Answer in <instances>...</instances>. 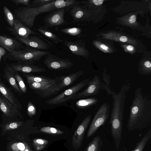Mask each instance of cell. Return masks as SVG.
I'll use <instances>...</instances> for the list:
<instances>
[{"mask_svg":"<svg viewBox=\"0 0 151 151\" xmlns=\"http://www.w3.org/2000/svg\"><path fill=\"white\" fill-rule=\"evenodd\" d=\"M100 47L102 49L105 50H107L109 49L108 47L105 45H101Z\"/></svg>","mask_w":151,"mask_h":151,"instance_id":"b9f144b4","label":"cell"},{"mask_svg":"<svg viewBox=\"0 0 151 151\" xmlns=\"http://www.w3.org/2000/svg\"><path fill=\"white\" fill-rule=\"evenodd\" d=\"M14 77L20 90L23 93H26L27 89L26 86L22 78L18 73V72H16L14 74Z\"/></svg>","mask_w":151,"mask_h":151,"instance_id":"1f68e13d","label":"cell"},{"mask_svg":"<svg viewBox=\"0 0 151 151\" xmlns=\"http://www.w3.org/2000/svg\"><path fill=\"white\" fill-rule=\"evenodd\" d=\"M27 79L28 84L33 82L41 83H51L57 82V78L53 79L43 76H29L23 74Z\"/></svg>","mask_w":151,"mask_h":151,"instance_id":"603a6c76","label":"cell"},{"mask_svg":"<svg viewBox=\"0 0 151 151\" xmlns=\"http://www.w3.org/2000/svg\"><path fill=\"white\" fill-rule=\"evenodd\" d=\"M11 148L12 151H32L27 145L21 142L13 144Z\"/></svg>","mask_w":151,"mask_h":151,"instance_id":"d6a6232c","label":"cell"},{"mask_svg":"<svg viewBox=\"0 0 151 151\" xmlns=\"http://www.w3.org/2000/svg\"><path fill=\"white\" fill-rule=\"evenodd\" d=\"M91 119V114L86 117L79 125L73 136L72 146L76 150H78L81 146L85 132Z\"/></svg>","mask_w":151,"mask_h":151,"instance_id":"7c38bea8","label":"cell"},{"mask_svg":"<svg viewBox=\"0 0 151 151\" xmlns=\"http://www.w3.org/2000/svg\"><path fill=\"white\" fill-rule=\"evenodd\" d=\"M90 78L86 79L76 85L62 92L57 96L45 102L50 105L63 103L70 99L83 87L88 85Z\"/></svg>","mask_w":151,"mask_h":151,"instance_id":"8992f818","label":"cell"},{"mask_svg":"<svg viewBox=\"0 0 151 151\" xmlns=\"http://www.w3.org/2000/svg\"><path fill=\"white\" fill-rule=\"evenodd\" d=\"M0 93L9 101L20 111L22 106L16 96L12 89L7 87L3 82L0 77Z\"/></svg>","mask_w":151,"mask_h":151,"instance_id":"e0dca14e","label":"cell"},{"mask_svg":"<svg viewBox=\"0 0 151 151\" xmlns=\"http://www.w3.org/2000/svg\"><path fill=\"white\" fill-rule=\"evenodd\" d=\"M40 131L42 132L54 134H64L63 131L54 127H45L41 128Z\"/></svg>","mask_w":151,"mask_h":151,"instance_id":"4dcf8cb0","label":"cell"},{"mask_svg":"<svg viewBox=\"0 0 151 151\" xmlns=\"http://www.w3.org/2000/svg\"><path fill=\"white\" fill-rule=\"evenodd\" d=\"M37 30L42 36L50 40L55 44L64 41L63 40L60 39L56 35L52 32L48 28L44 26H40L36 29Z\"/></svg>","mask_w":151,"mask_h":151,"instance_id":"7402d4cb","label":"cell"},{"mask_svg":"<svg viewBox=\"0 0 151 151\" xmlns=\"http://www.w3.org/2000/svg\"><path fill=\"white\" fill-rule=\"evenodd\" d=\"M69 13L73 19V23H77L83 21L86 15L85 10L79 4L73 6L69 10Z\"/></svg>","mask_w":151,"mask_h":151,"instance_id":"44dd1931","label":"cell"},{"mask_svg":"<svg viewBox=\"0 0 151 151\" xmlns=\"http://www.w3.org/2000/svg\"><path fill=\"white\" fill-rule=\"evenodd\" d=\"M27 113L30 117L35 115L36 113V109L35 106L30 101H29L27 104Z\"/></svg>","mask_w":151,"mask_h":151,"instance_id":"d590c367","label":"cell"},{"mask_svg":"<svg viewBox=\"0 0 151 151\" xmlns=\"http://www.w3.org/2000/svg\"><path fill=\"white\" fill-rule=\"evenodd\" d=\"M83 71H78L67 76H60L58 78L59 86L61 90L69 86L83 75Z\"/></svg>","mask_w":151,"mask_h":151,"instance_id":"ffe728a7","label":"cell"},{"mask_svg":"<svg viewBox=\"0 0 151 151\" xmlns=\"http://www.w3.org/2000/svg\"><path fill=\"white\" fill-rule=\"evenodd\" d=\"M11 1L17 6L19 4L24 5L28 6L29 5L30 1V0H12Z\"/></svg>","mask_w":151,"mask_h":151,"instance_id":"8d00e7d4","label":"cell"},{"mask_svg":"<svg viewBox=\"0 0 151 151\" xmlns=\"http://www.w3.org/2000/svg\"><path fill=\"white\" fill-rule=\"evenodd\" d=\"M126 90V88L124 85L118 93L113 91L111 94L113 102L109 124L111 125V135L117 150L120 147L122 137Z\"/></svg>","mask_w":151,"mask_h":151,"instance_id":"3957f363","label":"cell"},{"mask_svg":"<svg viewBox=\"0 0 151 151\" xmlns=\"http://www.w3.org/2000/svg\"><path fill=\"white\" fill-rule=\"evenodd\" d=\"M81 2L74 0H57L38 8L20 7L15 9L14 13L18 19L27 27L32 28L34 24L36 17L42 13L49 12L58 9L65 8V12Z\"/></svg>","mask_w":151,"mask_h":151,"instance_id":"7a4b0ae2","label":"cell"},{"mask_svg":"<svg viewBox=\"0 0 151 151\" xmlns=\"http://www.w3.org/2000/svg\"><path fill=\"white\" fill-rule=\"evenodd\" d=\"M22 124V121L12 122L6 124L4 129L5 130L14 129L19 127Z\"/></svg>","mask_w":151,"mask_h":151,"instance_id":"e575fe53","label":"cell"},{"mask_svg":"<svg viewBox=\"0 0 151 151\" xmlns=\"http://www.w3.org/2000/svg\"><path fill=\"white\" fill-rule=\"evenodd\" d=\"M110 77L107 75L105 71L103 73V79L102 82H101V89H104L108 95H111L113 91L111 89L110 86Z\"/></svg>","mask_w":151,"mask_h":151,"instance_id":"4316f807","label":"cell"},{"mask_svg":"<svg viewBox=\"0 0 151 151\" xmlns=\"http://www.w3.org/2000/svg\"><path fill=\"white\" fill-rule=\"evenodd\" d=\"M16 72L9 64H7L4 69L3 76L14 90L19 94H21L22 93L19 89L14 77Z\"/></svg>","mask_w":151,"mask_h":151,"instance_id":"ac0fdd59","label":"cell"},{"mask_svg":"<svg viewBox=\"0 0 151 151\" xmlns=\"http://www.w3.org/2000/svg\"><path fill=\"white\" fill-rule=\"evenodd\" d=\"M3 9L6 21L10 27H13L15 19L13 14L9 9L5 6H3Z\"/></svg>","mask_w":151,"mask_h":151,"instance_id":"f546056e","label":"cell"},{"mask_svg":"<svg viewBox=\"0 0 151 151\" xmlns=\"http://www.w3.org/2000/svg\"><path fill=\"white\" fill-rule=\"evenodd\" d=\"M101 81L99 76L95 75L90 81L87 87L83 91L77 93L70 99H80L98 94L101 89Z\"/></svg>","mask_w":151,"mask_h":151,"instance_id":"8fae6325","label":"cell"},{"mask_svg":"<svg viewBox=\"0 0 151 151\" xmlns=\"http://www.w3.org/2000/svg\"><path fill=\"white\" fill-rule=\"evenodd\" d=\"M99 99L95 97L79 100L76 103V106L81 109H86L91 107L97 103Z\"/></svg>","mask_w":151,"mask_h":151,"instance_id":"d4e9b609","label":"cell"},{"mask_svg":"<svg viewBox=\"0 0 151 151\" xmlns=\"http://www.w3.org/2000/svg\"><path fill=\"white\" fill-rule=\"evenodd\" d=\"M55 0H34L27 7L31 8H38L44 6L55 1Z\"/></svg>","mask_w":151,"mask_h":151,"instance_id":"836d02e7","label":"cell"},{"mask_svg":"<svg viewBox=\"0 0 151 151\" xmlns=\"http://www.w3.org/2000/svg\"><path fill=\"white\" fill-rule=\"evenodd\" d=\"M151 126V100L137 88L130 107L127 128L129 131L142 130Z\"/></svg>","mask_w":151,"mask_h":151,"instance_id":"6da1fadb","label":"cell"},{"mask_svg":"<svg viewBox=\"0 0 151 151\" xmlns=\"http://www.w3.org/2000/svg\"><path fill=\"white\" fill-rule=\"evenodd\" d=\"M103 0H93L92 1L96 5L99 6L101 5L103 3Z\"/></svg>","mask_w":151,"mask_h":151,"instance_id":"f35d334b","label":"cell"},{"mask_svg":"<svg viewBox=\"0 0 151 151\" xmlns=\"http://www.w3.org/2000/svg\"><path fill=\"white\" fill-rule=\"evenodd\" d=\"M150 151H151V149L150 150Z\"/></svg>","mask_w":151,"mask_h":151,"instance_id":"ee69618b","label":"cell"},{"mask_svg":"<svg viewBox=\"0 0 151 151\" xmlns=\"http://www.w3.org/2000/svg\"><path fill=\"white\" fill-rule=\"evenodd\" d=\"M119 40L120 41L122 42H125L127 41V38L126 36H122L120 37Z\"/></svg>","mask_w":151,"mask_h":151,"instance_id":"60d3db41","label":"cell"},{"mask_svg":"<svg viewBox=\"0 0 151 151\" xmlns=\"http://www.w3.org/2000/svg\"><path fill=\"white\" fill-rule=\"evenodd\" d=\"M49 142L41 138L35 139L33 141V145L37 151H40L43 149L48 144Z\"/></svg>","mask_w":151,"mask_h":151,"instance_id":"f1b7e54d","label":"cell"},{"mask_svg":"<svg viewBox=\"0 0 151 151\" xmlns=\"http://www.w3.org/2000/svg\"><path fill=\"white\" fill-rule=\"evenodd\" d=\"M110 106L107 103L103 104L95 114L87 132L86 137L93 135L98 129L104 126L107 122L109 115Z\"/></svg>","mask_w":151,"mask_h":151,"instance_id":"5b68a950","label":"cell"},{"mask_svg":"<svg viewBox=\"0 0 151 151\" xmlns=\"http://www.w3.org/2000/svg\"><path fill=\"white\" fill-rule=\"evenodd\" d=\"M60 31L63 33L78 37L81 36V29L76 27L67 28L61 29Z\"/></svg>","mask_w":151,"mask_h":151,"instance_id":"83f0119b","label":"cell"},{"mask_svg":"<svg viewBox=\"0 0 151 151\" xmlns=\"http://www.w3.org/2000/svg\"><path fill=\"white\" fill-rule=\"evenodd\" d=\"M136 19L135 16L134 15H132L129 19V22L131 24L135 22Z\"/></svg>","mask_w":151,"mask_h":151,"instance_id":"ab89813d","label":"cell"},{"mask_svg":"<svg viewBox=\"0 0 151 151\" xmlns=\"http://www.w3.org/2000/svg\"><path fill=\"white\" fill-rule=\"evenodd\" d=\"M15 38L22 44L37 50H47L50 47L46 42L36 35H31L27 38L15 37Z\"/></svg>","mask_w":151,"mask_h":151,"instance_id":"4fadbf2b","label":"cell"},{"mask_svg":"<svg viewBox=\"0 0 151 151\" xmlns=\"http://www.w3.org/2000/svg\"><path fill=\"white\" fill-rule=\"evenodd\" d=\"M65 10V8L58 9L50 12L44 18V27L48 28L68 24L64 18Z\"/></svg>","mask_w":151,"mask_h":151,"instance_id":"30bf717a","label":"cell"},{"mask_svg":"<svg viewBox=\"0 0 151 151\" xmlns=\"http://www.w3.org/2000/svg\"><path fill=\"white\" fill-rule=\"evenodd\" d=\"M6 29L12 34L15 36V37L27 38L31 35H37L46 42L50 45H52L51 42L39 33L33 31L30 28L25 26L18 19H15L13 27H8L6 28Z\"/></svg>","mask_w":151,"mask_h":151,"instance_id":"ba28073f","label":"cell"},{"mask_svg":"<svg viewBox=\"0 0 151 151\" xmlns=\"http://www.w3.org/2000/svg\"><path fill=\"white\" fill-rule=\"evenodd\" d=\"M0 109L3 116L9 118L22 117L20 111L15 107L3 96L0 95Z\"/></svg>","mask_w":151,"mask_h":151,"instance_id":"5bb4252c","label":"cell"},{"mask_svg":"<svg viewBox=\"0 0 151 151\" xmlns=\"http://www.w3.org/2000/svg\"><path fill=\"white\" fill-rule=\"evenodd\" d=\"M103 143L100 136L98 135L93 138L84 151H102V147Z\"/></svg>","mask_w":151,"mask_h":151,"instance_id":"cb8c5ba5","label":"cell"},{"mask_svg":"<svg viewBox=\"0 0 151 151\" xmlns=\"http://www.w3.org/2000/svg\"><path fill=\"white\" fill-rule=\"evenodd\" d=\"M127 48L129 51H132L134 49V47L132 45H129L127 47Z\"/></svg>","mask_w":151,"mask_h":151,"instance_id":"7bdbcfd3","label":"cell"},{"mask_svg":"<svg viewBox=\"0 0 151 151\" xmlns=\"http://www.w3.org/2000/svg\"><path fill=\"white\" fill-rule=\"evenodd\" d=\"M64 44L73 54L78 56L85 57L86 56L87 52L81 40H77L74 41L65 40Z\"/></svg>","mask_w":151,"mask_h":151,"instance_id":"d6986e66","label":"cell"},{"mask_svg":"<svg viewBox=\"0 0 151 151\" xmlns=\"http://www.w3.org/2000/svg\"><path fill=\"white\" fill-rule=\"evenodd\" d=\"M0 46L10 52L17 51L26 48L23 44L16 39L0 34Z\"/></svg>","mask_w":151,"mask_h":151,"instance_id":"9a60e30c","label":"cell"},{"mask_svg":"<svg viewBox=\"0 0 151 151\" xmlns=\"http://www.w3.org/2000/svg\"><path fill=\"white\" fill-rule=\"evenodd\" d=\"M9 65L16 71L23 73H40L46 71L45 68L33 63L17 62Z\"/></svg>","mask_w":151,"mask_h":151,"instance_id":"2e32d148","label":"cell"},{"mask_svg":"<svg viewBox=\"0 0 151 151\" xmlns=\"http://www.w3.org/2000/svg\"><path fill=\"white\" fill-rule=\"evenodd\" d=\"M43 61L48 68L52 70H62L72 67L73 62L69 59L61 58L49 53L45 56Z\"/></svg>","mask_w":151,"mask_h":151,"instance_id":"9c48e42d","label":"cell"},{"mask_svg":"<svg viewBox=\"0 0 151 151\" xmlns=\"http://www.w3.org/2000/svg\"><path fill=\"white\" fill-rule=\"evenodd\" d=\"M6 54V51L2 47L0 46V62L2 57L5 55Z\"/></svg>","mask_w":151,"mask_h":151,"instance_id":"74e56055","label":"cell"},{"mask_svg":"<svg viewBox=\"0 0 151 151\" xmlns=\"http://www.w3.org/2000/svg\"><path fill=\"white\" fill-rule=\"evenodd\" d=\"M49 53V51H42L36 49L25 48L13 52H8L4 56V60L7 59L17 62L34 64Z\"/></svg>","mask_w":151,"mask_h":151,"instance_id":"277c9868","label":"cell"},{"mask_svg":"<svg viewBox=\"0 0 151 151\" xmlns=\"http://www.w3.org/2000/svg\"><path fill=\"white\" fill-rule=\"evenodd\" d=\"M151 138V128L137 142L132 151H143L145 145Z\"/></svg>","mask_w":151,"mask_h":151,"instance_id":"484cf974","label":"cell"},{"mask_svg":"<svg viewBox=\"0 0 151 151\" xmlns=\"http://www.w3.org/2000/svg\"><path fill=\"white\" fill-rule=\"evenodd\" d=\"M57 82L51 83L33 82L28 84L29 88L42 98L49 97L57 94L61 90Z\"/></svg>","mask_w":151,"mask_h":151,"instance_id":"52a82bcc","label":"cell"}]
</instances>
